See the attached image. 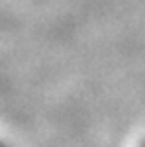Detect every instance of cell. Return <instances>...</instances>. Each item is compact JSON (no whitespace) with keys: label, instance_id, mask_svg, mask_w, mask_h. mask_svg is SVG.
Wrapping results in <instances>:
<instances>
[{"label":"cell","instance_id":"cell-1","mask_svg":"<svg viewBox=\"0 0 145 147\" xmlns=\"http://www.w3.org/2000/svg\"><path fill=\"white\" fill-rule=\"evenodd\" d=\"M0 147H6V145H2V143H0Z\"/></svg>","mask_w":145,"mask_h":147}]
</instances>
